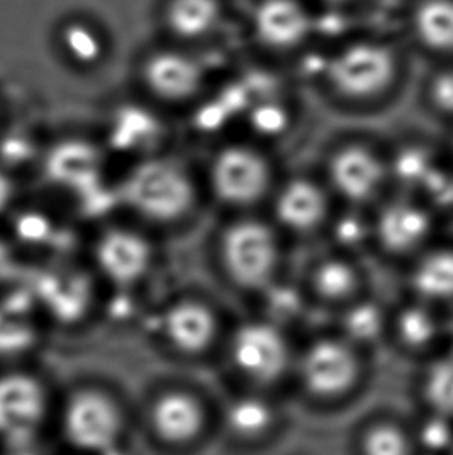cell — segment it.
<instances>
[{
  "mask_svg": "<svg viewBox=\"0 0 453 455\" xmlns=\"http://www.w3.org/2000/svg\"><path fill=\"white\" fill-rule=\"evenodd\" d=\"M421 105L432 120L448 130L453 124V61L432 68L421 89Z\"/></svg>",
  "mask_w": 453,
  "mask_h": 455,
  "instance_id": "obj_26",
  "label": "cell"
},
{
  "mask_svg": "<svg viewBox=\"0 0 453 455\" xmlns=\"http://www.w3.org/2000/svg\"><path fill=\"white\" fill-rule=\"evenodd\" d=\"M404 292L453 311V240L442 236L402 269Z\"/></svg>",
  "mask_w": 453,
  "mask_h": 455,
  "instance_id": "obj_20",
  "label": "cell"
},
{
  "mask_svg": "<svg viewBox=\"0 0 453 455\" xmlns=\"http://www.w3.org/2000/svg\"><path fill=\"white\" fill-rule=\"evenodd\" d=\"M452 347V313L402 294L390 303L385 348L423 363Z\"/></svg>",
  "mask_w": 453,
  "mask_h": 455,
  "instance_id": "obj_12",
  "label": "cell"
},
{
  "mask_svg": "<svg viewBox=\"0 0 453 455\" xmlns=\"http://www.w3.org/2000/svg\"><path fill=\"white\" fill-rule=\"evenodd\" d=\"M232 322L203 297L172 300L160 315V334L172 353L190 359L221 355Z\"/></svg>",
  "mask_w": 453,
  "mask_h": 455,
  "instance_id": "obj_13",
  "label": "cell"
},
{
  "mask_svg": "<svg viewBox=\"0 0 453 455\" xmlns=\"http://www.w3.org/2000/svg\"><path fill=\"white\" fill-rule=\"evenodd\" d=\"M43 170L50 184L83 195L97 188L103 178L105 154L91 140L66 139L45 151Z\"/></svg>",
  "mask_w": 453,
  "mask_h": 455,
  "instance_id": "obj_19",
  "label": "cell"
},
{
  "mask_svg": "<svg viewBox=\"0 0 453 455\" xmlns=\"http://www.w3.org/2000/svg\"><path fill=\"white\" fill-rule=\"evenodd\" d=\"M361 451L362 455H411L410 437L396 423L380 419L362 434Z\"/></svg>",
  "mask_w": 453,
  "mask_h": 455,
  "instance_id": "obj_28",
  "label": "cell"
},
{
  "mask_svg": "<svg viewBox=\"0 0 453 455\" xmlns=\"http://www.w3.org/2000/svg\"><path fill=\"white\" fill-rule=\"evenodd\" d=\"M407 30L423 53L438 62L453 61V0H413Z\"/></svg>",
  "mask_w": 453,
  "mask_h": 455,
  "instance_id": "obj_21",
  "label": "cell"
},
{
  "mask_svg": "<svg viewBox=\"0 0 453 455\" xmlns=\"http://www.w3.org/2000/svg\"><path fill=\"white\" fill-rule=\"evenodd\" d=\"M292 249L264 212L224 215L213 246L222 280L249 302L292 271Z\"/></svg>",
  "mask_w": 453,
  "mask_h": 455,
  "instance_id": "obj_2",
  "label": "cell"
},
{
  "mask_svg": "<svg viewBox=\"0 0 453 455\" xmlns=\"http://www.w3.org/2000/svg\"><path fill=\"white\" fill-rule=\"evenodd\" d=\"M60 39L62 50L68 56V60L81 68L97 66L105 56L106 45L103 36L92 25L86 22L74 20L64 25Z\"/></svg>",
  "mask_w": 453,
  "mask_h": 455,
  "instance_id": "obj_27",
  "label": "cell"
},
{
  "mask_svg": "<svg viewBox=\"0 0 453 455\" xmlns=\"http://www.w3.org/2000/svg\"><path fill=\"white\" fill-rule=\"evenodd\" d=\"M145 228L139 222H118L95 235L91 259L99 277L116 288H131L147 277L155 261V247Z\"/></svg>",
  "mask_w": 453,
  "mask_h": 455,
  "instance_id": "obj_16",
  "label": "cell"
},
{
  "mask_svg": "<svg viewBox=\"0 0 453 455\" xmlns=\"http://www.w3.org/2000/svg\"><path fill=\"white\" fill-rule=\"evenodd\" d=\"M295 274L314 311L325 319L373 292L367 259L326 244L314 246Z\"/></svg>",
  "mask_w": 453,
  "mask_h": 455,
  "instance_id": "obj_11",
  "label": "cell"
},
{
  "mask_svg": "<svg viewBox=\"0 0 453 455\" xmlns=\"http://www.w3.org/2000/svg\"><path fill=\"white\" fill-rule=\"evenodd\" d=\"M405 78L404 56L382 37H355L340 44L320 68V92L345 116L384 111L398 97Z\"/></svg>",
  "mask_w": 453,
  "mask_h": 455,
  "instance_id": "obj_1",
  "label": "cell"
},
{
  "mask_svg": "<svg viewBox=\"0 0 453 455\" xmlns=\"http://www.w3.org/2000/svg\"><path fill=\"white\" fill-rule=\"evenodd\" d=\"M388 311L390 303L370 292L326 319V325L353 344L376 355L380 348H385Z\"/></svg>",
  "mask_w": 453,
  "mask_h": 455,
  "instance_id": "obj_22",
  "label": "cell"
},
{
  "mask_svg": "<svg viewBox=\"0 0 453 455\" xmlns=\"http://www.w3.org/2000/svg\"><path fill=\"white\" fill-rule=\"evenodd\" d=\"M282 151L250 136L216 147L203 168L205 197L224 215L264 212L284 172Z\"/></svg>",
  "mask_w": 453,
  "mask_h": 455,
  "instance_id": "obj_4",
  "label": "cell"
},
{
  "mask_svg": "<svg viewBox=\"0 0 453 455\" xmlns=\"http://www.w3.org/2000/svg\"><path fill=\"white\" fill-rule=\"evenodd\" d=\"M313 166L343 207L371 209L394 188L390 140L361 128L332 136Z\"/></svg>",
  "mask_w": 453,
  "mask_h": 455,
  "instance_id": "obj_5",
  "label": "cell"
},
{
  "mask_svg": "<svg viewBox=\"0 0 453 455\" xmlns=\"http://www.w3.org/2000/svg\"><path fill=\"white\" fill-rule=\"evenodd\" d=\"M53 412L47 382L30 370L0 371V440L6 443L30 442L43 431Z\"/></svg>",
  "mask_w": 453,
  "mask_h": 455,
  "instance_id": "obj_15",
  "label": "cell"
},
{
  "mask_svg": "<svg viewBox=\"0 0 453 455\" xmlns=\"http://www.w3.org/2000/svg\"><path fill=\"white\" fill-rule=\"evenodd\" d=\"M373 353L343 338L331 326L311 328L298 340L290 382L309 400L334 404L365 382Z\"/></svg>",
  "mask_w": 453,
  "mask_h": 455,
  "instance_id": "obj_6",
  "label": "cell"
},
{
  "mask_svg": "<svg viewBox=\"0 0 453 455\" xmlns=\"http://www.w3.org/2000/svg\"><path fill=\"white\" fill-rule=\"evenodd\" d=\"M222 419L233 438L257 442L275 427L276 407L267 392L245 388V392L226 403Z\"/></svg>",
  "mask_w": 453,
  "mask_h": 455,
  "instance_id": "obj_23",
  "label": "cell"
},
{
  "mask_svg": "<svg viewBox=\"0 0 453 455\" xmlns=\"http://www.w3.org/2000/svg\"><path fill=\"white\" fill-rule=\"evenodd\" d=\"M116 204L145 228H172L196 213L205 197L203 178L170 154L134 160L114 188Z\"/></svg>",
  "mask_w": 453,
  "mask_h": 455,
  "instance_id": "obj_3",
  "label": "cell"
},
{
  "mask_svg": "<svg viewBox=\"0 0 453 455\" xmlns=\"http://www.w3.org/2000/svg\"><path fill=\"white\" fill-rule=\"evenodd\" d=\"M450 421L452 419L430 413L429 419L419 429L421 440L427 450H442L446 444H450L453 448V443H449L452 442L453 434L450 429Z\"/></svg>",
  "mask_w": 453,
  "mask_h": 455,
  "instance_id": "obj_30",
  "label": "cell"
},
{
  "mask_svg": "<svg viewBox=\"0 0 453 455\" xmlns=\"http://www.w3.org/2000/svg\"><path fill=\"white\" fill-rule=\"evenodd\" d=\"M20 314V309L4 307L0 309V350L24 351L33 340V328L28 326L27 320Z\"/></svg>",
  "mask_w": 453,
  "mask_h": 455,
  "instance_id": "obj_29",
  "label": "cell"
},
{
  "mask_svg": "<svg viewBox=\"0 0 453 455\" xmlns=\"http://www.w3.org/2000/svg\"><path fill=\"white\" fill-rule=\"evenodd\" d=\"M450 455H453V448L450 450Z\"/></svg>",
  "mask_w": 453,
  "mask_h": 455,
  "instance_id": "obj_35",
  "label": "cell"
},
{
  "mask_svg": "<svg viewBox=\"0 0 453 455\" xmlns=\"http://www.w3.org/2000/svg\"><path fill=\"white\" fill-rule=\"evenodd\" d=\"M251 39L270 56H290L315 35V16L306 0H255L249 14Z\"/></svg>",
  "mask_w": 453,
  "mask_h": 455,
  "instance_id": "obj_17",
  "label": "cell"
},
{
  "mask_svg": "<svg viewBox=\"0 0 453 455\" xmlns=\"http://www.w3.org/2000/svg\"><path fill=\"white\" fill-rule=\"evenodd\" d=\"M300 336L251 313L232 320L222 359L247 390L267 392L290 382Z\"/></svg>",
  "mask_w": 453,
  "mask_h": 455,
  "instance_id": "obj_7",
  "label": "cell"
},
{
  "mask_svg": "<svg viewBox=\"0 0 453 455\" xmlns=\"http://www.w3.org/2000/svg\"><path fill=\"white\" fill-rule=\"evenodd\" d=\"M62 442L84 455H109L120 450L128 413L111 390L97 384H80L68 390L56 411Z\"/></svg>",
  "mask_w": 453,
  "mask_h": 455,
  "instance_id": "obj_10",
  "label": "cell"
},
{
  "mask_svg": "<svg viewBox=\"0 0 453 455\" xmlns=\"http://www.w3.org/2000/svg\"><path fill=\"white\" fill-rule=\"evenodd\" d=\"M417 388L430 413L453 419V347L419 363Z\"/></svg>",
  "mask_w": 453,
  "mask_h": 455,
  "instance_id": "obj_25",
  "label": "cell"
},
{
  "mask_svg": "<svg viewBox=\"0 0 453 455\" xmlns=\"http://www.w3.org/2000/svg\"><path fill=\"white\" fill-rule=\"evenodd\" d=\"M446 131V134H448V139L446 140H442L444 142V147H446V151H448L449 157L453 162V124L452 126H449Z\"/></svg>",
  "mask_w": 453,
  "mask_h": 455,
  "instance_id": "obj_34",
  "label": "cell"
},
{
  "mask_svg": "<svg viewBox=\"0 0 453 455\" xmlns=\"http://www.w3.org/2000/svg\"><path fill=\"white\" fill-rule=\"evenodd\" d=\"M338 204L315 168H284L264 209L272 224L292 244L319 246Z\"/></svg>",
  "mask_w": 453,
  "mask_h": 455,
  "instance_id": "obj_9",
  "label": "cell"
},
{
  "mask_svg": "<svg viewBox=\"0 0 453 455\" xmlns=\"http://www.w3.org/2000/svg\"><path fill=\"white\" fill-rule=\"evenodd\" d=\"M20 272V257L12 240L0 235V290L10 286Z\"/></svg>",
  "mask_w": 453,
  "mask_h": 455,
  "instance_id": "obj_31",
  "label": "cell"
},
{
  "mask_svg": "<svg viewBox=\"0 0 453 455\" xmlns=\"http://www.w3.org/2000/svg\"><path fill=\"white\" fill-rule=\"evenodd\" d=\"M370 213V257L401 271L444 236V216L415 191L393 188Z\"/></svg>",
  "mask_w": 453,
  "mask_h": 455,
  "instance_id": "obj_8",
  "label": "cell"
},
{
  "mask_svg": "<svg viewBox=\"0 0 453 455\" xmlns=\"http://www.w3.org/2000/svg\"><path fill=\"white\" fill-rule=\"evenodd\" d=\"M322 5L330 6V8H345V6L355 5L362 0H317Z\"/></svg>",
  "mask_w": 453,
  "mask_h": 455,
  "instance_id": "obj_33",
  "label": "cell"
},
{
  "mask_svg": "<svg viewBox=\"0 0 453 455\" xmlns=\"http://www.w3.org/2000/svg\"><path fill=\"white\" fill-rule=\"evenodd\" d=\"M226 16L222 0H168L163 12L168 31L182 41H203L219 30Z\"/></svg>",
  "mask_w": 453,
  "mask_h": 455,
  "instance_id": "obj_24",
  "label": "cell"
},
{
  "mask_svg": "<svg viewBox=\"0 0 453 455\" xmlns=\"http://www.w3.org/2000/svg\"><path fill=\"white\" fill-rule=\"evenodd\" d=\"M140 80L145 91L159 103L185 105L203 92L207 70L187 52L157 50L143 62Z\"/></svg>",
  "mask_w": 453,
  "mask_h": 455,
  "instance_id": "obj_18",
  "label": "cell"
},
{
  "mask_svg": "<svg viewBox=\"0 0 453 455\" xmlns=\"http://www.w3.org/2000/svg\"><path fill=\"white\" fill-rule=\"evenodd\" d=\"M12 203V184L5 172H0V213Z\"/></svg>",
  "mask_w": 453,
  "mask_h": 455,
  "instance_id": "obj_32",
  "label": "cell"
},
{
  "mask_svg": "<svg viewBox=\"0 0 453 455\" xmlns=\"http://www.w3.org/2000/svg\"><path fill=\"white\" fill-rule=\"evenodd\" d=\"M207 403L193 388L170 386L151 396L145 426L155 444L168 451H184L199 443L209 429Z\"/></svg>",
  "mask_w": 453,
  "mask_h": 455,
  "instance_id": "obj_14",
  "label": "cell"
}]
</instances>
